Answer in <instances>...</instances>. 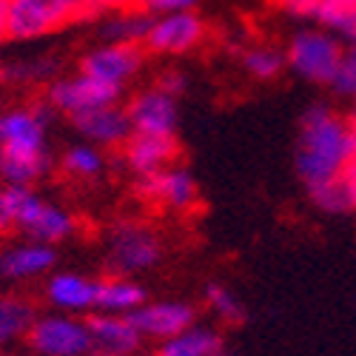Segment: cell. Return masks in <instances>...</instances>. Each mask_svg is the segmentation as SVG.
Here are the masks:
<instances>
[{
	"label": "cell",
	"mask_w": 356,
	"mask_h": 356,
	"mask_svg": "<svg viewBox=\"0 0 356 356\" xmlns=\"http://www.w3.org/2000/svg\"><path fill=\"white\" fill-rule=\"evenodd\" d=\"M57 77H60V60L57 57H26V60H9L0 66V83L6 86L51 83Z\"/></svg>",
	"instance_id": "cell-25"
},
{
	"label": "cell",
	"mask_w": 356,
	"mask_h": 356,
	"mask_svg": "<svg viewBox=\"0 0 356 356\" xmlns=\"http://www.w3.org/2000/svg\"><path fill=\"white\" fill-rule=\"evenodd\" d=\"M86 15L88 0H6V35L15 43L38 40Z\"/></svg>",
	"instance_id": "cell-4"
},
{
	"label": "cell",
	"mask_w": 356,
	"mask_h": 356,
	"mask_svg": "<svg viewBox=\"0 0 356 356\" xmlns=\"http://www.w3.org/2000/svg\"><path fill=\"white\" fill-rule=\"evenodd\" d=\"M54 262H57L54 245L23 240L0 251V280H9V282L38 280V277L51 274Z\"/></svg>",
	"instance_id": "cell-15"
},
{
	"label": "cell",
	"mask_w": 356,
	"mask_h": 356,
	"mask_svg": "<svg viewBox=\"0 0 356 356\" xmlns=\"http://www.w3.org/2000/svg\"><path fill=\"white\" fill-rule=\"evenodd\" d=\"M163 259L160 234L140 220H117L106 234V268L114 277H131L157 268Z\"/></svg>",
	"instance_id": "cell-2"
},
{
	"label": "cell",
	"mask_w": 356,
	"mask_h": 356,
	"mask_svg": "<svg viewBox=\"0 0 356 356\" xmlns=\"http://www.w3.org/2000/svg\"><path fill=\"white\" fill-rule=\"evenodd\" d=\"M345 120H348V126H350V131H353V137H356V106H353V111L345 117Z\"/></svg>",
	"instance_id": "cell-39"
},
{
	"label": "cell",
	"mask_w": 356,
	"mask_h": 356,
	"mask_svg": "<svg viewBox=\"0 0 356 356\" xmlns=\"http://www.w3.org/2000/svg\"><path fill=\"white\" fill-rule=\"evenodd\" d=\"M26 342L38 356H92V337H88L86 316L72 314H38L29 328Z\"/></svg>",
	"instance_id": "cell-5"
},
{
	"label": "cell",
	"mask_w": 356,
	"mask_h": 356,
	"mask_svg": "<svg viewBox=\"0 0 356 356\" xmlns=\"http://www.w3.org/2000/svg\"><path fill=\"white\" fill-rule=\"evenodd\" d=\"M3 200H6V211H9L12 228H17L23 234L35 225L38 214L46 205V200L32 186H3Z\"/></svg>",
	"instance_id": "cell-27"
},
{
	"label": "cell",
	"mask_w": 356,
	"mask_h": 356,
	"mask_svg": "<svg viewBox=\"0 0 356 356\" xmlns=\"http://www.w3.org/2000/svg\"><path fill=\"white\" fill-rule=\"evenodd\" d=\"M154 356H160V353H154Z\"/></svg>",
	"instance_id": "cell-41"
},
{
	"label": "cell",
	"mask_w": 356,
	"mask_h": 356,
	"mask_svg": "<svg viewBox=\"0 0 356 356\" xmlns=\"http://www.w3.org/2000/svg\"><path fill=\"white\" fill-rule=\"evenodd\" d=\"M35 319H38V311L32 300L15 296V293H0V348L26 339Z\"/></svg>",
	"instance_id": "cell-23"
},
{
	"label": "cell",
	"mask_w": 356,
	"mask_h": 356,
	"mask_svg": "<svg viewBox=\"0 0 356 356\" xmlns=\"http://www.w3.org/2000/svg\"><path fill=\"white\" fill-rule=\"evenodd\" d=\"M342 54H345V43L334 32L322 26H305L291 35L285 46V63L305 83L331 88L342 63Z\"/></svg>",
	"instance_id": "cell-3"
},
{
	"label": "cell",
	"mask_w": 356,
	"mask_h": 356,
	"mask_svg": "<svg viewBox=\"0 0 356 356\" xmlns=\"http://www.w3.org/2000/svg\"><path fill=\"white\" fill-rule=\"evenodd\" d=\"M129 319L143 339H157V342H165L191 328L194 322H200L197 308L186 300H148Z\"/></svg>",
	"instance_id": "cell-9"
},
{
	"label": "cell",
	"mask_w": 356,
	"mask_h": 356,
	"mask_svg": "<svg viewBox=\"0 0 356 356\" xmlns=\"http://www.w3.org/2000/svg\"><path fill=\"white\" fill-rule=\"evenodd\" d=\"M60 168L74 180H95L106 171V154L92 143H77L60 154Z\"/></svg>",
	"instance_id": "cell-28"
},
{
	"label": "cell",
	"mask_w": 356,
	"mask_h": 356,
	"mask_svg": "<svg viewBox=\"0 0 356 356\" xmlns=\"http://www.w3.org/2000/svg\"><path fill=\"white\" fill-rule=\"evenodd\" d=\"M123 100V88L100 83L95 77H88L83 72L72 74V77H57L49 83L46 88V103L57 111V114H66L69 120L72 117H80L86 111H95L103 106H114Z\"/></svg>",
	"instance_id": "cell-6"
},
{
	"label": "cell",
	"mask_w": 356,
	"mask_h": 356,
	"mask_svg": "<svg viewBox=\"0 0 356 356\" xmlns=\"http://www.w3.org/2000/svg\"><path fill=\"white\" fill-rule=\"evenodd\" d=\"M316 3H319V0H277V6H280L285 15L300 17V20H314Z\"/></svg>",
	"instance_id": "cell-34"
},
{
	"label": "cell",
	"mask_w": 356,
	"mask_h": 356,
	"mask_svg": "<svg viewBox=\"0 0 356 356\" xmlns=\"http://www.w3.org/2000/svg\"><path fill=\"white\" fill-rule=\"evenodd\" d=\"M6 40H9V35H6V0H0V46Z\"/></svg>",
	"instance_id": "cell-38"
},
{
	"label": "cell",
	"mask_w": 356,
	"mask_h": 356,
	"mask_svg": "<svg viewBox=\"0 0 356 356\" xmlns=\"http://www.w3.org/2000/svg\"><path fill=\"white\" fill-rule=\"evenodd\" d=\"M145 54L140 46H120V43H100L80 57V72L100 83L126 88L143 69Z\"/></svg>",
	"instance_id": "cell-7"
},
{
	"label": "cell",
	"mask_w": 356,
	"mask_h": 356,
	"mask_svg": "<svg viewBox=\"0 0 356 356\" xmlns=\"http://www.w3.org/2000/svg\"><path fill=\"white\" fill-rule=\"evenodd\" d=\"M214 356H231V353H225V350H220V353H214Z\"/></svg>",
	"instance_id": "cell-40"
},
{
	"label": "cell",
	"mask_w": 356,
	"mask_h": 356,
	"mask_svg": "<svg viewBox=\"0 0 356 356\" xmlns=\"http://www.w3.org/2000/svg\"><path fill=\"white\" fill-rule=\"evenodd\" d=\"M240 63L245 69V74L257 83H274L285 69V49L280 46H271V43H257V46H248L243 54H240Z\"/></svg>",
	"instance_id": "cell-26"
},
{
	"label": "cell",
	"mask_w": 356,
	"mask_h": 356,
	"mask_svg": "<svg viewBox=\"0 0 356 356\" xmlns=\"http://www.w3.org/2000/svg\"><path fill=\"white\" fill-rule=\"evenodd\" d=\"M51 171V157L46 152H6L0 148V186H32Z\"/></svg>",
	"instance_id": "cell-20"
},
{
	"label": "cell",
	"mask_w": 356,
	"mask_h": 356,
	"mask_svg": "<svg viewBox=\"0 0 356 356\" xmlns=\"http://www.w3.org/2000/svg\"><path fill=\"white\" fill-rule=\"evenodd\" d=\"M143 0H88V15L95 12H120V9H137Z\"/></svg>",
	"instance_id": "cell-35"
},
{
	"label": "cell",
	"mask_w": 356,
	"mask_h": 356,
	"mask_svg": "<svg viewBox=\"0 0 356 356\" xmlns=\"http://www.w3.org/2000/svg\"><path fill=\"white\" fill-rule=\"evenodd\" d=\"M154 17L145 9H120L108 12V17L100 23L97 35L103 43H120V46H145V38L152 32Z\"/></svg>",
	"instance_id": "cell-19"
},
{
	"label": "cell",
	"mask_w": 356,
	"mask_h": 356,
	"mask_svg": "<svg viewBox=\"0 0 356 356\" xmlns=\"http://www.w3.org/2000/svg\"><path fill=\"white\" fill-rule=\"evenodd\" d=\"M46 123L35 108L0 111V148L6 152H46Z\"/></svg>",
	"instance_id": "cell-17"
},
{
	"label": "cell",
	"mask_w": 356,
	"mask_h": 356,
	"mask_svg": "<svg viewBox=\"0 0 356 356\" xmlns=\"http://www.w3.org/2000/svg\"><path fill=\"white\" fill-rule=\"evenodd\" d=\"M353 154H356V137L348 120L334 106L314 103L302 111L300 131H296L293 165L308 197L325 186H331Z\"/></svg>",
	"instance_id": "cell-1"
},
{
	"label": "cell",
	"mask_w": 356,
	"mask_h": 356,
	"mask_svg": "<svg viewBox=\"0 0 356 356\" xmlns=\"http://www.w3.org/2000/svg\"><path fill=\"white\" fill-rule=\"evenodd\" d=\"M137 194L168 211H191L200 202V186L186 165H168L152 177H140Z\"/></svg>",
	"instance_id": "cell-8"
},
{
	"label": "cell",
	"mask_w": 356,
	"mask_h": 356,
	"mask_svg": "<svg viewBox=\"0 0 356 356\" xmlns=\"http://www.w3.org/2000/svg\"><path fill=\"white\" fill-rule=\"evenodd\" d=\"M311 202L325 214H356V154L345 163L331 186L311 194Z\"/></svg>",
	"instance_id": "cell-22"
},
{
	"label": "cell",
	"mask_w": 356,
	"mask_h": 356,
	"mask_svg": "<svg viewBox=\"0 0 356 356\" xmlns=\"http://www.w3.org/2000/svg\"><path fill=\"white\" fill-rule=\"evenodd\" d=\"M154 86L160 88V92H165L168 97H174V100H177V97H180V95L186 92V88H188V77H186L183 72H174V69H171V72H163V74H160V80H157Z\"/></svg>",
	"instance_id": "cell-33"
},
{
	"label": "cell",
	"mask_w": 356,
	"mask_h": 356,
	"mask_svg": "<svg viewBox=\"0 0 356 356\" xmlns=\"http://www.w3.org/2000/svg\"><path fill=\"white\" fill-rule=\"evenodd\" d=\"M356 15V0H319L316 3V15L314 20L322 26V29H328V32H339L342 23L348 17Z\"/></svg>",
	"instance_id": "cell-30"
},
{
	"label": "cell",
	"mask_w": 356,
	"mask_h": 356,
	"mask_svg": "<svg viewBox=\"0 0 356 356\" xmlns=\"http://www.w3.org/2000/svg\"><path fill=\"white\" fill-rule=\"evenodd\" d=\"M74 126V131L83 137V143H92L97 148H123L129 143L131 131V120L126 106L114 103V106H103L95 111H86L80 117L69 120Z\"/></svg>",
	"instance_id": "cell-13"
},
{
	"label": "cell",
	"mask_w": 356,
	"mask_h": 356,
	"mask_svg": "<svg viewBox=\"0 0 356 356\" xmlns=\"http://www.w3.org/2000/svg\"><path fill=\"white\" fill-rule=\"evenodd\" d=\"M12 228V220H9V211H6V200H3V186H0V234Z\"/></svg>",
	"instance_id": "cell-37"
},
{
	"label": "cell",
	"mask_w": 356,
	"mask_h": 356,
	"mask_svg": "<svg viewBox=\"0 0 356 356\" xmlns=\"http://www.w3.org/2000/svg\"><path fill=\"white\" fill-rule=\"evenodd\" d=\"M145 302H148L145 288L137 280H131V277L106 274V277L97 280V296H95V311L97 314L131 316Z\"/></svg>",
	"instance_id": "cell-18"
},
{
	"label": "cell",
	"mask_w": 356,
	"mask_h": 356,
	"mask_svg": "<svg viewBox=\"0 0 356 356\" xmlns=\"http://www.w3.org/2000/svg\"><path fill=\"white\" fill-rule=\"evenodd\" d=\"M205 40V23L197 12L160 15L145 38V49L154 54H188Z\"/></svg>",
	"instance_id": "cell-11"
},
{
	"label": "cell",
	"mask_w": 356,
	"mask_h": 356,
	"mask_svg": "<svg viewBox=\"0 0 356 356\" xmlns=\"http://www.w3.org/2000/svg\"><path fill=\"white\" fill-rule=\"evenodd\" d=\"M331 88H334V95L356 103V46H345L342 63H339V72H337Z\"/></svg>",
	"instance_id": "cell-31"
},
{
	"label": "cell",
	"mask_w": 356,
	"mask_h": 356,
	"mask_svg": "<svg viewBox=\"0 0 356 356\" xmlns=\"http://www.w3.org/2000/svg\"><path fill=\"white\" fill-rule=\"evenodd\" d=\"M126 168L137 177H152L177 160V140L174 137H152V134H131L120 148Z\"/></svg>",
	"instance_id": "cell-16"
},
{
	"label": "cell",
	"mask_w": 356,
	"mask_h": 356,
	"mask_svg": "<svg viewBox=\"0 0 356 356\" xmlns=\"http://www.w3.org/2000/svg\"><path fill=\"white\" fill-rule=\"evenodd\" d=\"M88 337H92V356H134L143 348V337L129 316L114 314H88Z\"/></svg>",
	"instance_id": "cell-14"
},
{
	"label": "cell",
	"mask_w": 356,
	"mask_h": 356,
	"mask_svg": "<svg viewBox=\"0 0 356 356\" xmlns=\"http://www.w3.org/2000/svg\"><path fill=\"white\" fill-rule=\"evenodd\" d=\"M129 120L134 134H152V137H174L177 123H180V108L177 100L160 92L157 86H148L143 92H137L129 103Z\"/></svg>",
	"instance_id": "cell-10"
},
{
	"label": "cell",
	"mask_w": 356,
	"mask_h": 356,
	"mask_svg": "<svg viewBox=\"0 0 356 356\" xmlns=\"http://www.w3.org/2000/svg\"><path fill=\"white\" fill-rule=\"evenodd\" d=\"M222 350V334L214 325L194 322L191 328L160 342V356H214Z\"/></svg>",
	"instance_id": "cell-21"
},
{
	"label": "cell",
	"mask_w": 356,
	"mask_h": 356,
	"mask_svg": "<svg viewBox=\"0 0 356 356\" xmlns=\"http://www.w3.org/2000/svg\"><path fill=\"white\" fill-rule=\"evenodd\" d=\"M205 296V308H209L222 325H228V328H236V325H245L248 319V311L243 305V300L236 296L228 285L222 282H209L202 291Z\"/></svg>",
	"instance_id": "cell-29"
},
{
	"label": "cell",
	"mask_w": 356,
	"mask_h": 356,
	"mask_svg": "<svg viewBox=\"0 0 356 356\" xmlns=\"http://www.w3.org/2000/svg\"><path fill=\"white\" fill-rule=\"evenodd\" d=\"M200 0H143L140 9H145L152 17L160 15H174V12H194V6Z\"/></svg>",
	"instance_id": "cell-32"
},
{
	"label": "cell",
	"mask_w": 356,
	"mask_h": 356,
	"mask_svg": "<svg viewBox=\"0 0 356 356\" xmlns=\"http://www.w3.org/2000/svg\"><path fill=\"white\" fill-rule=\"evenodd\" d=\"M337 38H339L345 46H356V15L342 23V29L337 32Z\"/></svg>",
	"instance_id": "cell-36"
},
{
	"label": "cell",
	"mask_w": 356,
	"mask_h": 356,
	"mask_svg": "<svg viewBox=\"0 0 356 356\" xmlns=\"http://www.w3.org/2000/svg\"><path fill=\"white\" fill-rule=\"evenodd\" d=\"M74 234H77V217L69 209H63V205H54L49 200L43 205V211L38 214L35 225L26 231L29 240L46 243V245H57L63 240H72Z\"/></svg>",
	"instance_id": "cell-24"
},
{
	"label": "cell",
	"mask_w": 356,
	"mask_h": 356,
	"mask_svg": "<svg viewBox=\"0 0 356 356\" xmlns=\"http://www.w3.org/2000/svg\"><path fill=\"white\" fill-rule=\"evenodd\" d=\"M43 296L54 311L72 314V316H88L95 314L97 280L80 271H54L46 277Z\"/></svg>",
	"instance_id": "cell-12"
}]
</instances>
